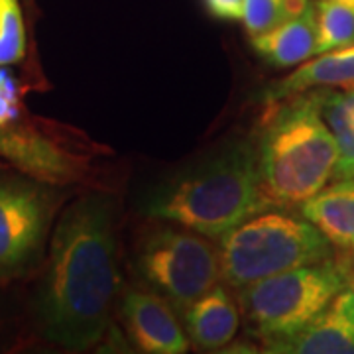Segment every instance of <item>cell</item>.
<instances>
[{
	"label": "cell",
	"mask_w": 354,
	"mask_h": 354,
	"mask_svg": "<svg viewBox=\"0 0 354 354\" xmlns=\"http://www.w3.org/2000/svg\"><path fill=\"white\" fill-rule=\"evenodd\" d=\"M34 309L46 341L69 351L95 346L111 323L120 288L116 262V205L87 193L59 213Z\"/></svg>",
	"instance_id": "1"
},
{
	"label": "cell",
	"mask_w": 354,
	"mask_h": 354,
	"mask_svg": "<svg viewBox=\"0 0 354 354\" xmlns=\"http://www.w3.org/2000/svg\"><path fill=\"white\" fill-rule=\"evenodd\" d=\"M270 209L258 174V146L239 142L189 171L169 179L146 199L150 218L221 239L256 213Z\"/></svg>",
	"instance_id": "2"
},
{
	"label": "cell",
	"mask_w": 354,
	"mask_h": 354,
	"mask_svg": "<svg viewBox=\"0 0 354 354\" xmlns=\"http://www.w3.org/2000/svg\"><path fill=\"white\" fill-rule=\"evenodd\" d=\"M339 146L321 113V91L286 99L258 142V174L270 207L304 205L335 177Z\"/></svg>",
	"instance_id": "3"
},
{
	"label": "cell",
	"mask_w": 354,
	"mask_h": 354,
	"mask_svg": "<svg viewBox=\"0 0 354 354\" xmlns=\"http://www.w3.org/2000/svg\"><path fill=\"white\" fill-rule=\"evenodd\" d=\"M329 256V239L311 221L283 211L266 209L218 239L221 279L234 290Z\"/></svg>",
	"instance_id": "4"
},
{
	"label": "cell",
	"mask_w": 354,
	"mask_h": 354,
	"mask_svg": "<svg viewBox=\"0 0 354 354\" xmlns=\"http://www.w3.org/2000/svg\"><path fill=\"white\" fill-rule=\"evenodd\" d=\"M344 288L346 272L330 258L246 286L241 290V307L248 333L264 344L291 337Z\"/></svg>",
	"instance_id": "5"
},
{
	"label": "cell",
	"mask_w": 354,
	"mask_h": 354,
	"mask_svg": "<svg viewBox=\"0 0 354 354\" xmlns=\"http://www.w3.org/2000/svg\"><path fill=\"white\" fill-rule=\"evenodd\" d=\"M134 270L150 290L183 313L218 283V248L199 232L164 221L142 234Z\"/></svg>",
	"instance_id": "6"
},
{
	"label": "cell",
	"mask_w": 354,
	"mask_h": 354,
	"mask_svg": "<svg viewBox=\"0 0 354 354\" xmlns=\"http://www.w3.org/2000/svg\"><path fill=\"white\" fill-rule=\"evenodd\" d=\"M57 203L51 183L0 174V278H18L38 262Z\"/></svg>",
	"instance_id": "7"
},
{
	"label": "cell",
	"mask_w": 354,
	"mask_h": 354,
	"mask_svg": "<svg viewBox=\"0 0 354 354\" xmlns=\"http://www.w3.org/2000/svg\"><path fill=\"white\" fill-rule=\"evenodd\" d=\"M176 307L152 290H128L120 317L136 348L150 354H183L191 342L177 321Z\"/></svg>",
	"instance_id": "8"
},
{
	"label": "cell",
	"mask_w": 354,
	"mask_h": 354,
	"mask_svg": "<svg viewBox=\"0 0 354 354\" xmlns=\"http://www.w3.org/2000/svg\"><path fill=\"white\" fill-rule=\"evenodd\" d=\"M268 353L354 354V288L346 286L304 329L279 341L266 342Z\"/></svg>",
	"instance_id": "9"
},
{
	"label": "cell",
	"mask_w": 354,
	"mask_h": 354,
	"mask_svg": "<svg viewBox=\"0 0 354 354\" xmlns=\"http://www.w3.org/2000/svg\"><path fill=\"white\" fill-rule=\"evenodd\" d=\"M0 156L26 176L44 183H69L81 177V162L32 128L0 130Z\"/></svg>",
	"instance_id": "10"
},
{
	"label": "cell",
	"mask_w": 354,
	"mask_h": 354,
	"mask_svg": "<svg viewBox=\"0 0 354 354\" xmlns=\"http://www.w3.org/2000/svg\"><path fill=\"white\" fill-rule=\"evenodd\" d=\"M185 333L201 351H221L234 339L241 315L232 295L223 286H215L183 313Z\"/></svg>",
	"instance_id": "11"
},
{
	"label": "cell",
	"mask_w": 354,
	"mask_h": 354,
	"mask_svg": "<svg viewBox=\"0 0 354 354\" xmlns=\"http://www.w3.org/2000/svg\"><path fill=\"white\" fill-rule=\"evenodd\" d=\"M252 48L264 62L279 69L309 62L319 48L315 2L278 28L254 36Z\"/></svg>",
	"instance_id": "12"
},
{
	"label": "cell",
	"mask_w": 354,
	"mask_h": 354,
	"mask_svg": "<svg viewBox=\"0 0 354 354\" xmlns=\"http://www.w3.org/2000/svg\"><path fill=\"white\" fill-rule=\"evenodd\" d=\"M351 87L354 85V46L319 53L315 59L299 65L291 75L276 83L264 93L270 104L283 102L290 97L307 93L311 88Z\"/></svg>",
	"instance_id": "13"
},
{
	"label": "cell",
	"mask_w": 354,
	"mask_h": 354,
	"mask_svg": "<svg viewBox=\"0 0 354 354\" xmlns=\"http://www.w3.org/2000/svg\"><path fill=\"white\" fill-rule=\"evenodd\" d=\"M301 215L311 221L330 244L354 250V177L337 179L301 205Z\"/></svg>",
	"instance_id": "14"
},
{
	"label": "cell",
	"mask_w": 354,
	"mask_h": 354,
	"mask_svg": "<svg viewBox=\"0 0 354 354\" xmlns=\"http://www.w3.org/2000/svg\"><path fill=\"white\" fill-rule=\"evenodd\" d=\"M321 113L339 146L335 179L354 177V85L344 91L321 88Z\"/></svg>",
	"instance_id": "15"
},
{
	"label": "cell",
	"mask_w": 354,
	"mask_h": 354,
	"mask_svg": "<svg viewBox=\"0 0 354 354\" xmlns=\"http://www.w3.org/2000/svg\"><path fill=\"white\" fill-rule=\"evenodd\" d=\"M315 6L319 24L317 55L354 46V0H319Z\"/></svg>",
	"instance_id": "16"
},
{
	"label": "cell",
	"mask_w": 354,
	"mask_h": 354,
	"mask_svg": "<svg viewBox=\"0 0 354 354\" xmlns=\"http://www.w3.org/2000/svg\"><path fill=\"white\" fill-rule=\"evenodd\" d=\"M311 0H244L242 22L248 36H260L295 18Z\"/></svg>",
	"instance_id": "17"
},
{
	"label": "cell",
	"mask_w": 354,
	"mask_h": 354,
	"mask_svg": "<svg viewBox=\"0 0 354 354\" xmlns=\"http://www.w3.org/2000/svg\"><path fill=\"white\" fill-rule=\"evenodd\" d=\"M20 116V91L16 85V79L10 77L0 87V130L18 120Z\"/></svg>",
	"instance_id": "18"
},
{
	"label": "cell",
	"mask_w": 354,
	"mask_h": 354,
	"mask_svg": "<svg viewBox=\"0 0 354 354\" xmlns=\"http://www.w3.org/2000/svg\"><path fill=\"white\" fill-rule=\"evenodd\" d=\"M205 10L216 20L236 22L242 20L244 14V0H201Z\"/></svg>",
	"instance_id": "19"
},
{
	"label": "cell",
	"mask_w": 354,
	"mask_h": 354,
	"mask_svg": "<svg viewBox=\"0 0 354 354\" xmlns=\"http://www.w3.org/2000/svg\"><path fill=\"white\" fill-rule=\"evenodd\" d=\"M10 73H8V71H6V69H4V67H0V87H2V85H4V83H6V81H8V79H10Z\"/></svg>",
	"instance_id": "20"
}]
</instances>
